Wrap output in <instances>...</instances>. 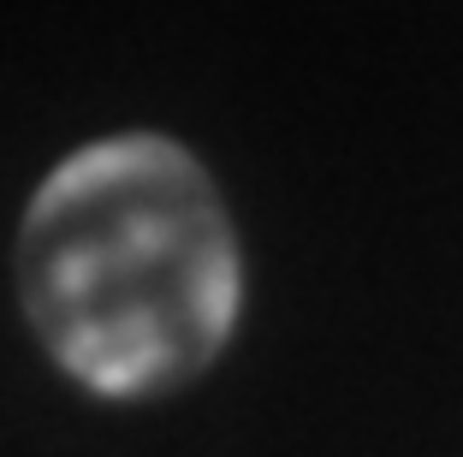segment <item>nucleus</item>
<instances>
[{
    "instance_id": "obj_1",
    "label": "nucleus",
    "mask_w": 463,
    "mask_h": 457,
    "mask_svg": "<svg viewBox=\"0 0 463 457\" xmlns=\"http://www.w3.org/2000/svg\"><path fill=\"white\" fill-rule=\"evenodd\" d=\"M18 297L78 386L101 398L191 386L232 345L244 303L214 178L155 131L71 148L24 208Z\"/></svg>"
}]
</instances>
